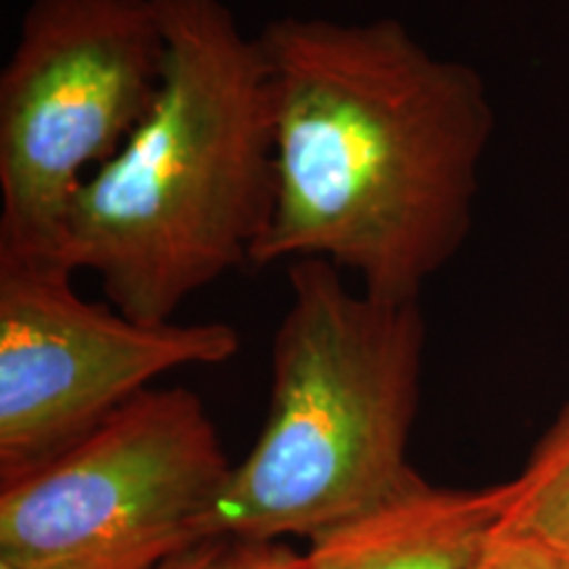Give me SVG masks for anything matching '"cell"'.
Masks as SVG:
<instances>
[{
  "label": "cell",
  "instance_id": "1",
  "mask_svg": "<svg viewBox=\"0 0 569 569\" xmlns=\"http://www.w3.org/2000/svg\"><path fill=\"white\" fill-rule=\"evenodd\" d=\"M259 42L277 184L251 267L322 259L372 298L419 301L472 230L496 127L478 69L393 17H280Z\"/></svg>",
  "mask_w": 569,
  "mask_h": 569
},
{
  "label": "cell",
  "instance_id": "4",
  "mask_svg": "<svg viewBox=\"0 0 569 569\" xmlns=\"http://www.w3.org/2000/svg\"><path fill=\"white\" fill-rule=\"evenodd\" d=\"M232 467L201 396L148 388L3 480L0 559L19 569H156L209 540Z\"/></svg>",
  "mask_w": 569,
  "mask_h": 569
},
{
  "label": "cell",
  "instance_id": "10",
  "mask_svg": "<svg viewBox=\"0 0 569 569\" xmlns=\"http://www.w3.org/2000/svg\"><path fill=\"white\" fill-rule=\"evenodd\" d=\"M211 569H309V561L282 540H224Z\"/></svg>",
  "mask_w": 569,
  "mask_h": 569
},
{
  "label": "cell",
  "instance_id": "7",
  "mask_svg": "<svg viewBox=\"0 0 569 569\" xmlns=\"http://www.w3.org/2000/svg\"><path fill=\"white\" fill-rule=\"evenodd\" d=\"M509 482L465 490L415 467L396 488L309 538V569H472L507 511Z\"/></svg>",
  "mask_w": 569,
  "mask_h": 569
},
{
  "label": "cell",
  "instance_id": "13",
  "mask_svg": "<svg viewBox=\"0 0 569 569\" xmlns=\"http://www.w3.org/2000/svg\"><path fill=\"white\" fill-rule=\"evenodd\" d=\"M567 569H569V557H567Z\"/></svg>",
  "mask_w": 569,
  "mask_h": 569
},
{
  "label": "cell",
  "instance_id": "6",
  "mask_svg": "<svg viewBox=\"0 0 569 569\" xmlns=\"http://www.w3.org/2000/svg\"><path fill=\"white\" fill-rule=\"evenodd\" d=\"M240 348L232 325H146L77 293L61 256L0 246V480L56 457L182 367Z\"/></svg>",
  "mask_w": 569,
  "mask_h": 569
},
{
  "label": "cell",
  "instance_id": "9",
  "mask_svg": "<svg viewBox=\"0 0 569 569\" xmlns=\"http://www.w3.org/2000/svg\"><path fill=\"white\" fill-rule=\"evenodd\" d=\"M472 569H567V557L532 538L490 536Z\"/></svg>",
  "mask_w": 569,
  "mask_h": 569
},
{
  "label": "cell",
  "instance_id": "2",
  "mask_svg": "<svg viewBox=\"0 0 569 569\" xmlns=\"http://www.w3.org/2000/svg\"><path fill=\"white\" fill-rule=\"evenodd\" d=\"M167 67L153 109L69 206L61 259L113 309L172 322L253 264L274 209V109L259 34L224 0H153Z\"/></svg>",
  "mask_w": 569,
  "mask_h": 569
},
{
  "label": "cell",
  "instance_id": "8",
  "mask_svg": "<svg viewBox=\"0 0 569 569\" xmlns=\"http://www.w3.org/2000/svg\"><path fill=\"white\" fill-rule=\"evenodd\" d=\"M509 488L507 511L493 536L532 538L569 557V403Z\"/></svg>",
  "mask_w": 569,
  "mask_h": 569
},
{
  "label": "cell",
  "instance_id": "12",
  "mask_svg": "<svg viewBox=\"0 0 569 569\" xmlns=\"http://www.w3.org/2000/svg\"><path fill=\"white\" fill-rule=\"evenodd\" d=\"M0 569H19V567H13L11 561H3V559H0Z\"/></svg>",
  "mask_w": 569,
  "mask_h": 569
},
{
  "label": "cell",
  "instance_id": "5",
  "mask_svg": "<svg viewBox=\"0 0 569 569\" xmlns=\"http://www.w3.org/2000/svg\"><path fill=\"white\" fill-rule=\"evenodd\" d=\"M163 67L153 0H30L0 71V246L61 256L77 190L153 109Z\"/></svg>",
  "mask_w": 569,
  "mask_h": 569
},
{
  "label": "cell",
  "instance_id": "11",
  "mask_svg": "<svg viewBox=\"0 0 569 569\" xmlns=\"http://www.w3.org/2000/svg\"><path fill=\"white\" fill-rule=\"evenodd\" d=\"M224 540H206V543H198L196 549L180 553V557L163 561L161 567L156 569H211L213 559H217L219 549H222Z\"/></svg>",
  "mask_w": 569,
  "mask_h": 569
},
{
  "label": "cell",
  "instance_id": "3",
  "mask_svg": "<svg viewBox=\"0 0 569 569\" xmlns=\"http://www.w3.org/2000/svg\"><path fill=\"white\" fill-rule=\"evenodd\" d=\"M272 398L248 457L213 503L209 540L315 538L401 482L419 409V301L346 284L330 261L288 264Z\"/></svg>",
  "mask_w": 569,
  "mask_h": 569
}]
</instances>
